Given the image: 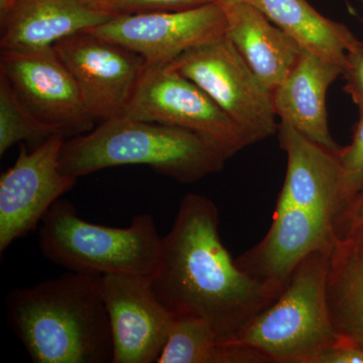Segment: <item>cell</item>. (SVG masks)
<instances>
[{
	"instance_id": "cell-1",
	"label": "cell",
	"mask_w": 363,
	"mask_h": 363,
	"mask_svg": "<svg viewBox=\"0 0 363 363\" xmlns=\"http://www.w3.org/2000/svg\"><path fill=\"white\" fill-rule=\"evenodd\" d=\"M152 283L174 318L207 322L220 343L277 298L238 267L219 235L216 205L199 194L182 200Z\"/></svg>"
},
{
	"instance_id": "cell-2",
	"label": "cell",
	"mask_w": 363,
	"mask_h": 363,
	"mask_svg": "<svg viewBox=\"0 0 363 363\" xmlns=\"http://www.w3.org/2000/svg\"><path fill=\"white\" fill-rule=\"evenodd\" d=\"M7 322L35 363H113L101 277L67 272L6 298Z\"/></svg>"
},
{
	"instance_id": "cell-3",
	"label": "cell",
	"mask_w": 363,
	"mask_h": 363,
	"mask_svg": "<svg viewBox=\"0 0 363 363\" xmlns=\"http://www.w3.org/2000/svg\"><path fill=\"white\" fill-rule=\"evenodd\" d=\"M226 161L218 147L197 133L124 116L66 138L60 169L78 179L114 167L147 166L190 184L218 173Z\"/></svg>"
},
{
	"instance_id": "cell-4",
	"label": "cell",
	"mask_w": 363,
	"mask_h": 363,
	"mask_svg": "<svg viewBox=\"0 0 363 363\" xmlns=\"http://www.w3.org/2000/svg\"><path fill=\"white\" fill-rule=\"evenodd\" d=\"M331 250L301 260L279 297L221 345L247 348L266 363H312L339 338L326 300Z\"/></svg>"
},
{
	"instance_id": "cell-5",
	"label": "cell",
	"mask_w": 363,
	"mask_h": 363,
	"mask_svg": "<svg viewBox=\"0 0 363 363\" xmlns=\"http://www.w3.org/2000/svg\"><path fill=\"white\" fill-rule=\"evenodd\" d=\"M40 223L43 255L69 272L152 276L159 264L162 238L152 214L136 215L124 228L98 225L59 199Z\"/></svg>"
},
{
	"instance_id": "cell-6",
	"label": "cell",
	"mask_w": 363,
	"mask_h": 363,
	"mask_svg": "<svg viewBox=\"0 0 363 363\" xmlns=\"http://www.w3.org/2000/svg\"><path fill=\"white\" fill-rule=\"evenodd\" d=\"M194 82L247 135L250 145L278 131L274 93L262 84L226 33L168 65Z\"/></svg>"
},
{
	"instance_id": "cell-7",
	"label": "cell",
	"mask_w": 363,
	"mask_h": 363,
	"mask_svg": "<svg viewBox=\"0 0 363 363\" xmlns=\"http://www.w3.org/2000/svg\"><path fill=\"white\" fill-rule=\"evenodd\" d=\"M125 116L197 133L227 160L250 145L242 130L206 93L166 66H147Z\"/></svg>"
},
{
	"instance_id": "cell-8",
	"label": "cell",
	"mask_w": 363,
	"mask_h": 363,
	"mask_svg": "<svg viewBox=\"0 0 363 363\" xmlns=\"http://www.w3.org/2000/svg\"><path fill=\"white\" fill-rule=\"evenodd\" d=\"M54 49L73 76L94 123L125 116L147 68L140 55L89 32L60 40Z\"/></svg>"
},
{
	"instance_id": "cell-9",
	"label": "cell",
	"mask_w": 363,
	"mask_h": 363,
	"mask_svg": "<svg viewBox=\"0 0 363 363\" xmlns=\"http://www.w3.org/2000/svg\"><path fill=\"white\" fill-rule=\"evenodd\" d=\"M0 74L16 96L52 135H83L94 128L80 92L56 50H1Z\"/></svg>"
},
{
	"instance_id": "cell-10",
	"label": "cell",
	"mask_w": 363,
	"mask_h": 363,
	"mask_svg": "<svg viewBox=\"0 0 363 363\" xmlns=\"http://www.w3.org/2000/svg\"><path fill=\"white\" fill-rule=\"evenodd\" d=\"M66 138L54 135L26 150L21 145L18 159L0 178V252L32 233L61 196L77 178L60 169V156Z\"/></svg>"
},
{
	"instance_id": "cell-11",
	"label": "cell",
	"mask_w": 363,
	"mask_h": 363,
	"mask_svg": "<svg viewBox=\"0 0 363 363\" xmlns=\"http://www.w3.org/2000/svg\"><path fill=\"white\" fill-rule=\"evenodd\" d=\"M225 11L214 4L177 11L117 16L86 32L140 55L147 66H166L226 33Z\"/></svg>"
},
{
	"instance_id": "cell-12",
	"label": "cell",
	"mask_w": 363,
	"mask_h": 363,
	"mask_svg": "<svg viewBox=\"0 0 363 363\" xmlns=\"http://www.w3.org/2000/svg\"><path fill=\"white\" fill-rule=\"evenodd\" d=\"M101 294L113 338V363L157 362L174 317L157 298L152 276L105 274Z\"/></svg>"
},
{
	"instance_id": "cell-13",
	"label": "cell",
	"mask_w": 363,
	"mask_h": 363,
	"mask_svg": "<svg viewBox=\"0 0 363 363\" xmlns=\"http://www.w3.org/2000/svg\"><path fill=\"white\" fill-rule=\"evenodd\" d=\"M342 66L304 50L290 75L274 92L277 116L330 152L341 149L329 128L326 96Z\"/></svg>"
},
{
	"instance_id": "cell-14",
	"label": "cell",
	"mask_w": 363,
	"mask_h": 363,
	"mask_svg": "<svg viewBox=\"0 0 363 363\" xmlns=\"http://www.w3.org/2000/svg\"><path fill=\"white\" fill-rule=\"evenodd\" d=\"M89 0H16L0 21L1 50L52 47L60 40L111 20Z\"/></svg>"
},
{
	"instance_id": "cell-15",
	"label": "cell",
	"mask_w": 363,
	"mask_h": 363,
	"mask_svg": "<svg viewBox=\"0 0 363 363\" xmlns=\"http://www.w3.org/2000/svg\"><path fill=\"white\" fill-rule=\"evenodd\" d=\"M224 11L227 37L262 84L274 93L297 65L304 49L247 1Z\"/></svg>"
},
{
	"instance_id": "cell-16",
	"label": "cell",
	"mask_w": 363,
	"mask_h": 363,
	"mask_svg": "<svg viewBox=\"0 0 363 363\" xmlns=\"http://www.w3.org/2000/svg\"><path fill=\"white\" fill-rule=\"evenodd\" d=\"M326 300L338 335L363 348V225L334 242Z\"/></svg>"
},
{
	"instance_id": "cell-17",
	"label": "cell",
	"mask_w": 363,
	"mask_h": 363,
	"mask_svg": "<svg viewBox=\"0 0 363 363\" xmlns=\"http://www.w3.org/2000/svg\"><path fill=\"white\" fill-rule=\"evenodd\" d=\"M313 54L344 66L357 40L343 23L322 16L307 0H245Z\"/></svg>"
},
{
	"instance_id": "cell-18",
	"label": "cell",
	"mask_w": 363,
	"mask_h": 363,
	"mask_svg": "<svg viewBox=\"0 0 363 363\" xmlns=\"http://www.w3.org/2000/svg\"><path fill=\"white\" fill-rule=\"evenodd\" d=\"M159 363H260L257 353L238 346L221 345L207 322L197 318H174Z\"/></svg>"
},
{
	"instance_id": "cell-19",
	"label": "cell",
	"mask_w": 363,
	"mask_h": 363,
	"mask_svg": "<svg viewBox=\"0 0 363 363\" xmlns=\"http://www.w3.org/2000/svg\"><path fill=\"white\" fill-rule=\"evenodd\" d=\"M54 135L21 104L4 75L0 74V155L21 142H45Z\"/></svg>"
},
{
	"instance_id": "cell-20",
	"label": "cell",
	"mask_w": 363,
	"mask_h": 363,
	"mask_svg": "<svg viewBox=\"0 0 363 363\" xmlns=\"http://www.w3.org/2000/svg\"><path fill=\"white\" fill-rule=\"evenodd\" d=\"M337 157L342 176V200L345 209L363 190V111H359L352 142L347 147H341Z\"/></svg>"
},
{
	"instance_id": "cell-21",
	"label": "cell",
	"mask_w": 363,
	"mask_h": 363,
	"mask_svg": "<svg viewBox=\"0 0 363 363\" xmlns=\"http://www.w3.org/2000/svg\"><path fill=\"white\" fill-rule=\"evenodd\" d=\"M95 9L111 18L133 14L185 11L204 4L209 0H89Z\"/></svg>"
},
{
	"instance_id": "cell-22",
	"label": "cell",
	"mask_w": 363,
	"mask_h": 363,
	"mask_svg": "<svg viewBox=\"0 0 363 363\" xmlns=\"http://www.w3.org/2000/svg\"><path fill=\"white\" fill-rule=\"evenodd\" d=\"M344 90L352 98L359 111H363V42L357 39L348 48L342 69Z\"/></svg>"
},
{
	"instance_id": "cell-23",
	"label": "cell",
	"mask_w": 363,
	"mask_h": 363,
	"mask_svg": "<svg viewBox=\"0 0 363 363\" xmlns=\"http://www.w3.org/2000/svg\"><path fill=\"white\" fill-rule=\"evenodd\" d=\"M312 363H363V348L339 336L335 342L319 353Z\"/></svg>"
},
{
	"instance_id": "cell-24",
	"label": "cell",
	"mask_w": 363,
	"mask_h": 363,
	"mask_svg": "<svg viewBox=\"0 0 363 363\" xmlns=\"http://www.w3.org/2000/svg\"><path fill=\"white\" fill-rule=\"evenodd\" d=\"M363 225V190L348 204L336 222V238H342Z\"/></svg>"
},
{
	"instance_id": "cell-25",
	"label": "cell",
	"mask_w": 363,
	"mask_h": 363,
	"mask_svg": "<svg viewBox=\"0 0 363 363\" xmlns=\"http://www.w3.org/2000/svg\"><path fill=\"white\" fill-rule=\"evenodd\" d=\"M16 1V0H0V21L6 18Z\"/></svg>"
},
{
	"instance_id": "cell-26",
	"label": "cell",
	"mask_w": 363,
	"mask_h": 363,
	"mask_svg": "<svg viewBox=\"0 0 363 363\" xmlns=\"http://www.w3.org/2000/svg\"><path fill=\"white\" fill-rule=\"evenodd\" d=\"M209 1L211 4L221 6L223 9H226L228 7L235 6V4H240V2L245 1V0H209Z\"/></svg>"
},
{
	"instance_id": "cell-27",
	"label": "cell",
	"mask_w": 363,
	"mask_h": 363,
	"mask_svg": "<svg viewBox=\"0 0 363 363\" xmlns=\"http://www.w3.org/2000/svg\"><path fill=\"white\" fill-rule=\"evenodd\" d=\"M359 1L363 4V0H359Z\"/></svg>"
}]
</instances>
